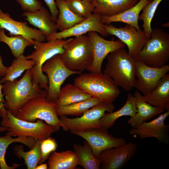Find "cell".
<instances>
[{"mask_svg": "<svg viewBox=\"0 0 169 169\" xmlns=\"http://www.w3.org/2000/svg\"><path fill=\"white\" fill-rule=\"evenodd\" d=\"M21 15L30 24L37 28L46 38L57 32L56 22L51 13L43 6L36 11L24 12Z\"/></svg>", "mask_w": 169, "mask_h": 169, "instance_id": "cell-19", "label": "cell"}, {"mask_svg": "<svg viewBox=\"0 0 169 169\" xmlns=\"http://www.w3.org/2000/svg\"><path fill=\"white\" fill-rule=\"evenodd\" d=\"M144 99L150 105L169 111V74L160 80L151 93L142 95Z\"/></svg>", "mask_w": 169, "mask_h": 169, "instance_id": "cell-23", "label": "cell"}, {"mask_svg": "<svg viewBox=\"0 0 169 169\" xmlns=\"http://www.w3.org/2000/svg\"><path fill=\"white\" fill-rule=\"evenodd\" d=\"M72 39H59L46 42L34 40L33 45L35 50L26 56V59L33 60L36 63V64L31 69L33 85L39 86L48 91V78L42 72V66L46 61L54 56L62 54L64 51V46Z\"/></svg>", "mask_w": 169, "mask_h": 169, "instance_id": "cell-5", "label": "cell"}, {"mask_svg": "<svg viewBox=\"0 0 169 169\" xmlns=\"http://www.w3.org/2000/svg\"><path fill=\"white\" fill-rule=\"evenodd\" d=\"M0 28L9 32L10 36L21 35L28 39L33 45L34 40L43 42L46 37L38 29L29 27L27 22L15 20L9 13H4L0 8Z\"/></svg>", "mask_w": 169, "mask_h": 169, "instance_id": "cell-18", "label": "cell"}, {"mask_svg": "<svg viewBox=\"0 0 169 169\" xmlns=\"http://www.w3.org/2000/svg\"><path fill=\"white\" fill-rule=\"evenodd\" d=\"M136 99L134 95L129 93L126 102L119 110L105 113L100 120V127L108 130L114 126L117 119L124 116H133L137 112Z\"/></svg>", "mask_w": 169, "mask_h": 169, "instance_id": "cell-24", "label": "cell"}, {"mask_svg": "<svg viewBox=\"0 0 169 169\" xmlns=\"http://www.w3.org/2000/svg\"><path fill=\"white\" fill-rule=\"evenodd\" d=\"M91 97L74 84H68L61 89L55 102L56 107L84 100Z\"/></svg>", "mask_w": 169, "mask_h": 169, "instance_id": "cell-27", "label": "cell"}, {"mask_svg": "<svg viewBox=\"0 0 169 169\" xmlns=\"http://www.w3.org/2000/svg\"><path fill=\"white\" fill-rule=\"evenodd\" d=\"M102 17L100 14L93 13L84 21L71 28L63 31L57 32L46 37V40L49 41L59 39H65L72 36L83 35L91 31L95 32L103 37H106L109 34L101 22Z\"/></svg>", "mask_w": 169, "mask_h": 169, "instance_id": "cell-17", "label": "cell"}, {"mask_svg": "<svg viewBox=\"0 0 169 169\" xmlns=\"http://www.w3.org/2000/svg\"><path fill=\"white\" fill-rule=\"evenodd\" d=\"M106 57L107 62L103 73L125 91H130L135 87L136 81L135 58L124 48L114 50Z\"/></svg>", "mask_w": 169, "mask_h": 169, "instance_id": "cell-2", "label": "cell"}, {"mask_svg": "<svg viewBox=\"0 0 169 169\" xmlns=\"http://www.w3.org/2000/svg\"><path fill=\"white\" fill-rule=\"evenodd\" d=\"M24 12H34L39 9L42 3L39 0H15Z\"/></svg>", "mask_w": 169, "mask_h": 169, "instance_id": "cell-37", "label": "cell"}, {"mask_svg": "<svg viewBox=\"0 0 169 169\" xmlns=\"http://www.w3.org/2000/svg\"><path fill=\"white\" fill-rule=\"evenodd\" d=\"M104 27L109 34L117 37L127 46L128 53L135 58L150 38L143 30L138 31L129 24L119 28L111 24H104Z\"/></svg>", "mask_w": 169, "mask_h": 169, "instance_id": "cell-12", "label": "cell"}, {"mask_svg": "<svg viewBox=\"0 0 169 169\" xmlns=\"http://www.w3.org/2000/svg\"><path fill=\"white\" fill-rule=\"evenodd\" d=\"M0 42L5 43L8 46L15 58L23 55L27 47L33 45L28 39L21 35L7 36L5 33V30L0 28Z\"/></svg>", "mask_w": 169, "mask_h": 169, "instance_id": "cell-33", "label": "cell"}, {"mask_svg": "<svg viewBox=\"0 0 169 169\" xmlns=\"http://www.w3.org/2000/svg\"><path fill=\"white\" fill-rule=\"evenodd\" d=\"M64 49L61 58L69 69L82 72L91 65L93 59V49L88 36L75 37L65 44Z\"/></svg>", "mask_w": 169, "mask_h": 169, "instance_id": "cell-7", "label": "cell"}, {"mask_svg": "<svg viewBox=\"0 0 169 169\" xmlns=\"http://www.w3.org/2000/svg\"><path fill=\"white\" fill-rule=\"evenodd\" d=\"M47 164L46 163H41L40 165L37 166L35 169H48Z\"/></svg>", "mask_w": 169, "mask_h": 169, "instance_id": "cell-41", "label": "cell"}, {"mask_svg": "<svg viewBox=\"0 0 169 169\" xmlns=\"http://www.w3.org/2000/svg\"><path fill=\"white\" fill-rule=\"evenodd\" d=\"M57 147L55 139L49 136L43 139L41 143V157L39 164L44 162L48 159L51 153L55 151Z\"/></svg>", "mask_w": 169, "mask_h": 169, "instance_id": "cell-36", "label": "cell"}, {"mask_svg": "<svg viewBox=\"0 0 169 169\" xmlns=\"http://www.w3.org/2000/svg\"><path fill=\"white\" fill-rule=\"evenodd\" d=\"M74 84L102 102H113L120 93L118 86L114 81L104 74H81L75 78Z\"/></svg>", "mask_w": 169, "mask_h": 169, "instance_id": "cell-4", "label": "cell"}, {"mask_svg": "<svg viewBox=\"0 0 169 169\" xmlns=\"http://www.w3.org/2000/svg\"><path fill=\"white\" fill-rule=\"evenodd\" d=\"M43 139L36 141L34 146L28 151H24L22 145H16L13 147L15 156L19 159H23L28 169H35L41 157V143Z\"/></svg>", "mask_w": 169, "mask_h": 169, "instance_id": "cell-31", "label": "cell"}, {"mask_svg": "<svg viewBox=\"0 0 169 169\" xmlns=\"http://www.w3.org/2000/svg\"><path fill=\"white\" fill-rule=\"evenodd\" d=\"M59 13L56 20V24L59 32L68 30L84 21L85 18L74 14L69 8L65 0H55Z\"/></svg>", "mask_w": 169, "mask_h": 169, "instance_id": "cell-25", "label": "cell"}, {"mask_svg": "<svg viewBox=\"0 0 169 169\" xmlns=\"http://www.w3.org/2000/svg\"><path fill=\"white\" fill-rule=\"evenodd\" d=\"M8 129L2 126H0V132H4L8 131Z\"/></svg>", "mask_w": 169, "mask_h": 169, "instance_id": "cell-42", "label": "cell"}, {"mask_svg": "<svg viewBox=\"0 0 169 169\" xmlns=\"http://www.w3.org/2000/svg\"></svg>", "mask_w": 169, "mask_h": 169, "instance_id": "cell-43", "label": "cell"}, {"mask_svg": "<svg viewBox=\"0 0 169 169\" xmlns=\"http://www.w3.org/2000/svg\"><path fill=\"white\" fill-rule=\"evenodd\" d=\"M44 1L48 7L53 20L56 22L59 13V10L56 6L55 0H44Z\"/></svg>", "mask_w": 169, "mask_h": 169, "instance_id": "cell-38", "label": "cell"}, {"mask_svg": "<svg viewBox=\"0 0 169 169\" xmlns=\"http://www.w3.org/2000/svg\"><path fill=\"white\" fill-rule=\"evenodd\" d=\"M7 69V67L3 64L2 57L0 55V78H3L5 75Z\"/></svg>", "mask_w": 169, "mask_h": 169, "instance_id": "cell-39", "label": "cell"}, {"mask_svg": "<svg viewBox=\"0 0 169 169\" xmlns=\"http://www.w3.org/2000/svg\"><path fill=\"white\" fill-rule=\"evenodd\" d=\"M152 0H139L132 8L118 14L110 17H102L101 22L104 24L108 25L115 22H121L131 25L140 31L138 25L139 14L144 7Z\"/></svg>", "mask_w": 169, "mask_h": 169, "instance_id": "cell-22", "label": "cell"}, {"mask_svg": "<svg viewBox=\"0 0 169 169\" xmlns=\"http://www.w3.org/2000/svg\"><path fill=\"white\" fill-rule=\"evenodd\" d=\"M14 142H19L22 143L30 149L34 146L36 141L31 137H17L13 138L12 136L6 135L0 137V168L1 169H15L20 165L13 163L11 166H8L7 164L5 156L7 149L11 144Z\"/></svg>", "mask_w": 169, "mask_h": 169, "instance_id": "cell-29", "label": "cell"}, {"mask_svg": "<svg viewBox=\"0 0 169 169\" xmlns=\"http://www.w3.org/2000/svg\"><path fill=\"white\" fill-rule=\"evenodd\" d=\"M36 64L33 60L26 59L23 54L15 58L11 65L7 67L5 75L0 80L1 84L13 81L19 77L25 70L31 69Z\"/></svg>", "mask_w": 169, "mask_h": 169, "instance_id": "cell-30", "label": "cell"}, {"mask_svg": "<svg viewBox=\"0 0 169 169\" xmlns=\"http://www.w3.org/2000/svg\"><path fill=\"white\" fill-rule=\"evenodd\" d=\"M150 38L135 59L153 67L166 65L169 59V34L160 28H152Z\"/></svg>", "mask_w": 169, "mask_h": 169, "instance_id": "cell-6", "label": "cell"}, {"mask_svg": "<svg viewBox=\"0 0 169 169\" xmlns=\"http://www.w3.org/2000/svg\"><path fill=\"white\" fill-rule=\"evenodd\" d=\"M136 143L126 142L115 148H111L102 151L100 168L120 169L123 167L135 155L137 150Z\"/></svg>", "mask_w": 169, "mask_h": 169, "instance_id": "cell-16", "label": "cell"}, {"mask_svg": "<svg viewBox=\"0 0 169 169\" xmlns=\"http://www.w3.org/2000/svg\"><path fill=\"white\" fill-rule=\"evenodd\" d=\"M169 115V111H166L151 121L132 127L129 133L131 135L138 136L142 140L154 138L167 145L169 142V125L165 124V121Z\"/></svg>", "mask_w": 169, "mask_h": 169, "instance_id": "cell-15", "label": "cell"}, {"mask_svg": "<svg viewBox=\"0 0 169 169\" xmlns=\"http://www.w3.org/2000/svg\"><path fill=\"white\" fill-rule=\"evenodd\" d=\"M15 117L32 122L41 120L50 125L61 127L64 131H68L57 115L55 103L47 102L45 97H37L30 100L19 110Z\"/></svg>", "mask_w": 169, "mask_h": 169, "instance_id": "cell-8", "label": "cell"}, {"mask_svg": "<svg viewBox=\"0 0 169 169\" xmlns=\"http://www.w3.org/2000/svg\"><path fill=\"white\" fill-rule=\"evenodd\" d=\"M70 132L86 141L91 148L93 155L98 158L104 150L119 147L126 142L124 138L115 137L108 133L107 130L101 127L84 131H71Z\"/></svg>", "mask_w": 169, "mask_h": 169, "instance_id": "cell-11", "label": "cell"}, {"mask_svg": "<svg viewBox=\"0 0 169 169\" xmlns=\"http://www.w3.org/2000/svg\"><path fill=\"white\" fill-rule=\"evenodd\" d=\"M135 70L137 78L135 88L143 95H146L152 92L161 79L167 74L169 65L160 68L153 67L136 60Z\"/></svg>", "mask_w": 169, "mask_h": 169, "instance_id": "cell-13", "label": "cell"}, {"mask_svg": "<svg viewBox=\"0 0 169 169\" xmlns=\"http://www.w3.org/2000/svg\"><path fill=\"white\" fill-rule=\"evenodd\" d=\"M2 86L0 83V104L3 103L4 100L3 98V95L2 92Z\"/></svg>", "mask_w": 169, "mask_h": 169, "instance_id": "cell-40", "label": "cell"}, {"mask_svg": "<svg viewBox=\"0 0 169 169\" xmlns=\"http://www.w3.org/2000/svg\"><path fill=\"white\" fill-rule=\"evenodd\" d=\"M69 9L81 17L86 18L91 15L94 9L92 0H65Z\"/></svg>", "mask_w": 169, "mask_h": 169, "instance_id": "cell-35", "label": "cell"}, {"mask_svg": "<svg viewBox=\"0 0 169 169\" xmlns=\"http://www.w3.org/2000/svg\"><path fill=\"white\" fill-rule=\"evenodd\" d=\"M73 148L77 157L79 165L85 169H100L101 159L94 156L91 148L86 141H84L83 145L74 144Z\"/></svg>", "mask_w": 169, "mask_h": 169, "instance_id": "cell-28", "label": "cell"}, {"mask_svg": "<svg viewBox=\"0 0 169 169\" xmlns=\"http://www.w3.org/2000/svg\"><path fill=\"white\" fill-rule=\"evenodd\" d=\"M114 109L113 102H102L88 110L80 117L71 118L64 115L59 119L68 130L86 131L100 127V120L105 112H112Z\"/></svg>", "mask_w": 169, "mask_h": 169, "instance_id": "cell-10", "label": "cell"}, {"mask_svg": "<svg viewBox=\"0 0 169 169\" xmlns=\"http://www.w3.org/2000/svg\"><path fill=\"white\" fill-rule=\"evenodd\" d=\"M139 0H92L94 6L93 13L102 16H112L132 8Z\"/></svg>", "mask_w": 169, "mask_h": 169, "instance_id": "cell-21", "label": "cell"}, {"mask_svg": "<svg viewBox=\"0 0 169 169\" xmlns=\"http://www.w3.org/2000/svg\"><path fill=\"white\" fill-rule=\"evenodd\" d=\"M46 73L48 80V89L46 100L49 103H55L64 81L70 76L80 74L82 72L69 69L64 65L60 54H56L46 61L42 67Z\"/></svg>", "mask_w": 169, "mask_h": 169, "instance_id": "cell-9", "label": "cell"}, {"mask_svg": "<svg viewBox=\"0 0 169 169\" xmlns=\"http://www.w3.org/2000/svg\"><path fill=\"white\" fill-rule=\"evenodd\" d=\"M87 33L92 45L93 59L91 65L87 70L91 73L101 74L102 64L107 55L116 49L124 48L125 45L119 39L106 40L95 32Z\"/></svg>", "mask_w": 169, "mask_h": 169, "instance_id": "cell-14", "label": "cell"}, {"mask_svg": "<svg viewBox=\"0 0 169 169\" xmlns=\"http://www.w3.org/2000/svg\"><path fill=\"white\" fill-rule=\"evenodd\" d=\"M134 96L136 99L137 112L127 121V123L132 127L141 124L164 112L165 110L163 109L153 106L145 100L142 95L139 91H135Z\"/></svg>", "mask_w": 169, "mask_h": 169, "instance_id": "cell-20", "label": "cell"}, {"mask_svg": "<svg viewBox=\"0 0 169 169\" xmlns=\"http://www.w3.org/2000/svg\"><path fill=\"white\" fill-rule=\"evenodd\" d=\"M0 115L1 126L8 129L6 135L12 137H31L37 141L47 138L60 128L40 119L35 122L19 119L6 110L3 104H0Z\"/></svg>", "mask_w": 169, "mask_h": 169, "instance_id": "cell-3", "label": "cell"}, {"mask_svg": "<svg viewBox=\"0 0 169 169\" xmlns=\"http://www.w3.org/2000/svg\"><path fill=\"white\" fill-rule=\"evenodd\" d=\"M102 102L99 99L91 97L87 99L68 105L56 107L57 116H81L93 106Z\"/></svg>", "mask_w": 169, "mask_h": 169, "instance_id": "cell-32", "label": "cell"}, {"mask_svg": "<svg viewBox=\"0 0 169 169\" xmlns=\"http://www.w3.org/2000/svg\"><path fill=\"white\" fill-rule=\"evenodd\" d=\"M79 165L75 152L71 150L51 154L48 161L49 169H75Z\"/></svg>", "mask_w": 169, "mask_h": 169, "instance_id": "cell-26", "label": "cell"}, {"mask_svg": "<svg viewBox=\"0 0 169 169\" xmlns=\"http://www.w3.org/2000/svg\"><path fill=\"white\" fill-rule=\"evenodd\" d=\"M162 0H152L143 8L142 12L139 15V20L143 21V30L146 35H150L152 30L151 24L156 11Z\"/></svg>", "mask_w": 169, "mask_h": 169, "instance_id": "cell-34", "label": "cell"}, {"mask_svg": "<svg viewBox=\"0 0 169 169\" xmlns=\"http://www.w3.org/2000/svg\"><path fill=\"white\" fill-rule=\"evenodd\" d=\"M31 69L26 70L19 80L6 81L2 85L5 100L3 103L6 110L15 116L19 110L29 101L36 97H46L47 91L34 86Z\"/></svg>", "mask_w": 169, "mask_h": 169, "instance_id": "cell-1", "label": "cell"}]
</instances>
